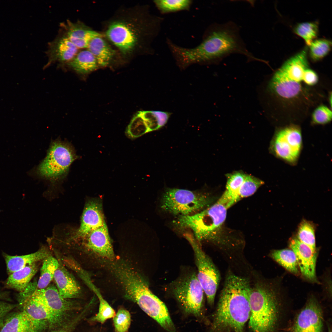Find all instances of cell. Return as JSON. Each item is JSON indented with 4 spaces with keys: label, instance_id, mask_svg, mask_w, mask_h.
I'll list each match as a JSON object with an SVG mask.
<instances>
[{
    "label": "cell",
    "instance_id": "1",
    "mask_svg": "<svg viewBox=\"0 0 332 332\" xmlns=\"http://www.w3.org/2000/svg\"><path fill=\"white\" fill-rule=\"evenodd\" d=\"M309 64L305 49L286 60L265 83L266 110L275 121L297 124L325 98L315 88L319 77Z\"/></svg>",
    "mask_w": 332,
    "mask_h": 332
},
{
    "label": "cell",
    "instance_id": "2",
    "mask_svg": "<svg viewBox=\"0 0 332 332\" xmlns=\"http://www.w3.org/2000/svg\"><path fill=\"white\" fill-rule=\"evenodd\" d=\"M167 45L172 57L182 68L195 63L217 64L235 53L244 55L248 61H264L248 50L240 36L239 27L232 21L209 25L201 42L194 47L181 46L171 40Z\"/></svg>",
    "mask_w": 332,
    "mask_h": 332
},
{
    "label": "cell",
    "instance_id": "3",
    "mask_svg": "<svg viewBox=\"0 0 332 332\" xmlns=\"http://www.w3.org/2000/svg\"><path fill=\"white\" fill-rule=\"evenodd\" d=\"M109 22L106 37L124 57L138 53L152 54V43L159 34L164 19L152 14L148 6L138 13L125 14Z\"/></svg>",
    "mask_w": 332,
    "mask_h": 332
},
{
    "label": "cell",
    "instance_id": "4",
    "mask_svg": "<svg viewBox=\"0 0 332 332\" xmlns=\"http://www.w3.org/2000/svg\"><path fill=\"white\" fill-rule=\"evenodd\" d=\"M248 279L228 273L208 332H244L250 314Z\"/></svg>",
    "mask_w": 332,
    "mask_h": 332
},
{
    "label": "cell",
    "instance_id": "5",
    "mask_svg": "<svg viewBox=\"0 0 332 332\" xmlns=\"http://www.w3.org/2000/svg\"><path fill=\"white\" fill-rule=\"evenodd\" d=\"M114 270L126 297L136 303L164 330L175 332V327L166 306L151 292L144 280L125 265L119 264Z\"/></svg>",
    "mask_w": 332,
    "mask_h": 332
},
{
    "label": "cell",
    "instance_id": "6",
    "mask_svg": "<svg viewBox=\"0 0 332 332\" xmlns=\"http://www.w3.org/2000/svg\"><path fill=\"white\" fill-rule=\"evenodd\" d=\"M278 290L273 285L258 282L251 287L249 326L252 332H275L282 306Z\"/></svg>",
    "mask_w": 332,
    "mask_h": 332
},
{
    "label": "cell",
    "instance_id": "7",
    "mask_svg": "<svg viewBox=\"0 0 332 332\" xmlns=\"http://www.w3.org/2000/svg\"><path fill=\"white\" fill-rule=\"evenodd\" d=\"M227 209L218 200L197 213L177 217L173 223L180 229H190L198 242L217 241V233L226 219Z\"/></svg>",
    "mask_w": 332,
    "mask_h": 332
},
{
    "label": "cell",
    "instance_id": "8",
    "mask_svg": "<svg viewBox=\"0 0 332 332\" xmlns=\"http://www.w3.org/2000/svg\"><path fill=\"white\" fill-rule=\"evenodd\" d=\"M170 292L183 312L207 323L204 307V291L197 274L190 272L181 275L169 285Z\"/></svg>",
    "mask_w": 332,
    "mask_h": 332
},
{
    "label": "cell",
    "instance_id": "9",
    "mask_svg": "<svg viewBox=\"0 0 332 332\" xmlns=\"http://www.w3.org/2000/svg\"><path fill=\"white\" fill-rule=\"evenodd\" d=\"M214 200L207 193L169 188L162 194L160 205L164 211L178 217L197 213L211 205Z\"/></svg>",
    "mask_w": 332,
    "mask_h": 332
},
{
    "label": "cell",
    "instance_id": "10",
    "mask_svg": "<svg viewBox=\"0 0 332 332\" xmlns=\"http://www.w3.org/2000/svg\"><path fill=\"white\" fill-rule=\"evenodd\" d=\"M302 147L301 128L298 124H290L277 129L269 147L275 157L291 165L298 161Z\"/></svg>",
    "mask_w": 332,
    "mask_h": 332
},
{
    "label": "cell",
    "instance_id": "11",
    "mask_svg": "<svg viewBox=\"0 0 332 332\" xmlns=\"http://www.w3.org/2000/svg\"><path fill=\"white\" fill-rule=\"evenodd\" d=\"M194 252L198 269L197 276L203 289L208 303L213 305L220 279L219 273L211 259L202 250L199 243L193 237L186 234Z\"/></svg>",
    "mask_w": 332,
    "mask_h": 332
},
{
    "label": "cell",
    "instance_id": "12",
    "mask_svg": "<svg viewBox=\"0 0 332 332\" xmlns=\"http://www.w3.org/2000/svg\"><path fill=\"white\" fill-rule=\"evenodd\" d=\"M76 157L73 149L68 144L59 140L54 141L38 167L37 173L48 179L58 178L66 173Z\"/></svg>",
    "mask_w": 332,
    "mask_h": 332
},
{
    "label": "cell",
    "instance_id": "13",
    "mask_svg": "<svg viewBox=\"0 0 332 332\" xmlns=\"http://www.w3.org/2000/svg\"><path fill=\"white\" fill-rule=\"evenodd\" d=\"M32 292L19 293L18 310L23 312L32 323L35 332H42L47 327L59 323Z\"/></svg>",
    "mask_w": 332,
    "mask_h": 332
},
{
    "label": "cell",
    "instance_id": "14",
    "mask_svg": "<svg viewBox=\"0 0 332 332\" xmlns=\"http://www.w3.org/2000/svg\"><path fill=\"white\" fill-rule=\"evenodd\" d=\"M323 314L316 299L312 297L296 316L292 332H323Z\"/></svg>",
    "mask_w": 332,
    "mask_h": 332
},
{
    "label": "cell",
    "instance_id": "15",
    "mask_svg": "<svg viewBox=\"0 0 332 332\" xmlns=\"http://www.w3.org/2000/svg\"><path fill=\"white\" fill-rule=\"evenodd\" d=\"M78 240L81 241V247L89 252L106 259L112 260L114 259V253L105 223Z\"/></svg>",
    "mask_w": 332,
    "mask_h": 332
},
{
    "label": "cell",
    "instance_id": "16",
    "mask_svg": "<svg viewBox=\"0 0 332 332\" xmlns=\"http://www.w3.org/2000/svg\"><path fill=\"white\" fill-rule=\"evenodd\" d=\"M105 223L100 202L96 200L89 201L85 206L80 227L71 239L79 240L101 227Z\"/></svg>",
    "mask_w": 332,
    "mask_h": 332
},
{
    "label": "cell",
    "instance_id": "17",
    "mask_svg": "<svg viewBox=\"0 0 332 332\" xmlns=\"http://www.w3.org/2000/svg\"><path fill=\"white\" fill-rule=\"evenodd\" d=\"M32 294L37 298L60 322L63 316L71 307V303L63 298L57 288L49 285L40 290L35 288Z\"/></svg>",
    "mask_w": 332,
    "mask_h": 332
},
{
    "label": "cell",
    "instance_id": "18",
    "mask_svg": "<svg viewBox=\"0 0 332 332\" xmlns=\"http://www.w3.org/2000/svg\"><path fill=\"white\" fill-rule=\"evenodd\" d=\"M290 246L296 255L298 266L302 275L310 280L316 281V252L297 238L292 239Z\"/></svg>",
    "mask_w": 332,
    "mask_h": 332
},
{
    "label": "cell",
    "instance_id": "19",
    "mask_svg": "<svg viewBox=\"0 0 332 332\" xmlns=\"http://www.w3.org/2000/svg\"><path fill=\"white\" fill-rule=\"evenodd\" d=\"M65 28V36L78 49L87 48L92 39L103 36L80 22H73L68 21Z\"/></svg>",
    "mask_w": 332,
    "mask_h": 332
},
{
    "label": "cell",
    "instance_id": "20",
    "mask_svg": "<svg viewBox=\"0 0 332 332\" xmlns=\"http://www.w3.org/2000/svg\"><path fill=\"white\" fill-rule=\"evenodd\" d=\"M53 279L60 295L64 298L68 299L76 298L80 294L81 289L78 283L60 264L55 272Z\"/></svg>",
    "mask_w": 332,
    "mask_h": 332
},
{
    "label": "cell",
    "instance_id": "21",
    "mask_svg": "<svg viewBox=\"0 0 332 332\" xmlns=\"http://www.w3.org/2000/svg\"><path fill=\"white\" fill-rule=\"evenodd\" d=\"M78 48L65 35L52 42L49 50L50 62L67 63L78 53Z\"/></svg>",
    "mask_w": 332,
    "mask_h": 332
},
{
    "label": "cell",
    "instance_id": "22",
    "mask_svg": "<svg viewBox=\"0 0 332 332\" xmlns=\"http://www.w3.org/2000/svg\"><path fill=\"white\" fill-rule=\"evenodd\" d=\"M50 255L47 248H42L31 254L22 255H11L4 254L7 272L9 275L27 266L43 260Z\"/></svg>",
    "mask_w": 332,
    "mask_h": 332
},
{
    "label": "cell",
    "instance_id": "23",
    "mask_svg": "<svg viewBox=\"0 0 332 332\" xmlns=\"http://www.w3.org/2000/svg\"><path fill=\"white\" fill-rule=\"evenodd\" d=\"M246 175L241 171H236L226 175V190L219 200L225 205L228 209L240 200L239 191Z\"/></svg>",
    "mask_w": 332,
    "mask_h": 332
},
{
    "label": "cell",
    "instance_id": "24",
    "mask_svg": "<svg viewBox=\"0 0 332 332\" xmlns=\"http://www.w3.org/2000/svg\"><path fill=\"white\" fill-rule=\"evenodd\" d=\"M0 332H35L28 317L22 311H12L6 317L0 327Z\"/></svg>",
    "mask_w": 332,
    "mask_h": 332
},
{
    "label": "cell",
    "instance_id": "25",
    "mask_svg": "<svg viewBox=\"0 0 332 332\" xmlns=\"http://www.w3.org/2000/svg\"><path fill=\"white\" fill-rule=\"evenodd\" d=\"M38 270V266L34 263L9 275L5 285L8 288L19 292H23Z\"/></svg>",
    "mask_w": 332,
    "mask_h": 332
},
{
    "label": "cell",
    "instance_id": "26",
    "mask_svg": "<svg viewBox=\"0 0 332 332\" xmlns=\"http://www.w3.org/2000/svg\"><path fill=\"white\" fill-rule=\"evenodd\" d=\"M97 36L89 42L87 48L93 55L99 67L108 65L115 56V52L103 38Z\"/></svg>",
    "mask_w": 332,
    "mask_h": 332
},
{
    "label": "cell",
    "instance_id": "27",
    "mask_svg": "<svg viewBox=\"0 0 332 332\" xmlns=\"http://www.w3.org/2000/svg\"><path fill=\"white\" fill-rule=\"evenodd\" d=\"M67 64L77 73L82 74L89 73L99 67L95 57L87 49L78 52Z\"/></svg>",
    "mask_w": 332,
    "mask_h": 332
},
{
    "label": "cell",
    "instance_id": "28",
    "mask_svg": "<svg viewBox=\"0 0 332 332\" xmlns=\"http://www.w3.org/2000/svg\"><path fill=\"white\" fill-rule=\"evenodd\" d=\"M43 261L40 276L35 287L36 290L44 289L49 285L59 264L57 260L50 255Z\"/></svg>",
    "mask_w": 332,
    "mask_h": 332
},
{
    "label": "cell",
    "instance_id": "29",
    "mask_svg": "<svg viewBox=\"0 0 332 332\" xmlns=\"http://www.w3.org/2000/svg\"><path fill=\"white\" fill-rule=\"evenodd\" d=\"M153 2L162 14L189 11L193 4L191 0H156L153 1Z\"/></svg>",
    "mask_w": 332,
    "mask_h": 332
},
{
    "label": "cell",
    "instance_id": "30",
    "mask_svg": "<svg viewBox=\"0 0 332 332\" xmlns=\"http://www.w3.org/2000/svg\"><path fill=\"white\" fill-rule=\"evenodd\" d=\"M272 258L290 272L297 274L298 264L294 252L289 249L275 250L271 253Z\"/></svg>",
    "mask_w": 332,
    "mask_h": 332
},
{
    "label": "cell",
    "instance_id": "31",
    "mask_svg": "<svg viewBox=\"0 0 332 332\" xmlns=\"http://www.w3.org/2000/svg\"><path fill=\"white\" fill-rule=\"evenodd\" d=\"M146 125L148 132L157 130L164 126L167 123L169 114L160 111H140Z\"/></svg>",
    "mask_w": 332,
    "mask_h": 332
},
{
    "label": "cell",
    "instance_id": "32",
    "mask_svg": "<svg viewBox=\"0 0 332 332\" xmlns=\"http://www.w3.org/2000/svg\"><path fill=\"white\" fill-rule=\"evenodd\" d=\"M318 30L317 22H305L298 23L294 29L295 34L301 37L309 46L317 37Z\"/></svg>",
    "mask_w": 332,
    "mask_h": 332
},
{
    "label": "cell",
    "instance_id": "33",
    "mask_svg": "<svg viewBox=\"0 0 332 332\" xmlns=\"http://www.w3.org/2000/svg\"><path fill=\"white\" fill-rule=\"evenodd\" d=\"M92 288L97 297L99 301L98 313L90 320L103 324L108 319L113 318L116 313L114 310L102 297L96 287L91 285Z\"/></svg>",
    "mask_w": 332,
    "mask_h": 332
},
{
    "label": "cell",
    "instance_id": "34",
    "mask_svg": "<svg viewBox=\"0 0 332 332\" xmlns=\"http://www.w3.org/2000/svg\"><path fill=\"white\" fill-rule=\"evenodd\" d=\"M331 42L326 39H315L309 46V55L314 61H319L329 53L331 47Z\"/></svg>",
    "mask_w": 332,
    "mask_h": 332
},
{
    "label": "cell",
    "instance_id": "35",
    "mask_svg": "<svg viewBox=\"0 0 332 332\" xmlns=\"http://www.w3.org/2000/svg\"><path fill=\"white\" fill-rule=\"evenodd\" d=\"M314 227L309 221L303 220L298 227V239L310 247L315 252V239Z\"/></svg>",
    "mask_w": 332,
    "mask_h": 332
},
{
    "label": "cell",
    "instance_id": "36",
    "mask_svg": "<svg viewBox=\"0 0 332 332\" xmlns=\"http://www.w3.org/2000/svg\"><path fill=\"white\" fill-rule=\"evenodd\" d=\"M148 132V127L140 111L132 118L127 127L125 134L131 139L138 138Z\"/></svg>",
    "mask_w": 332,
    "mask_h": 332
},
{
    "label": "cell",
    "instance_id": "37",
    "mask_svg": "<svg viewBox=\"0 0 332 332\" xmlns=\"http://www.w3.org/2000/svg\"><path fill=\"white\" fill-rule=\"evenodd\" d=\"M264 184L262 180L252 175L246 174L238 192L239 200L253 195Z\"/></svg>",
    "mask_w": 332,
    "mask_h": 332
},
{
    "label": "cell",
    "instance_id": "38",
    "mask_svg": "<svg viewBox=\"0 0 332 332\" xmlns=\"http://www.w3.org/2000/svg\"><path fill=\"white\" fill-rule=\"evenodd\" d=\"M331 109L328 106L321 104L313 109L311 114V121L314 125H325L331 121Z\"/></svg>",
    "mask_w": 332,
    "mask_h": 332
},
{
    "label": "cell",
    "instance_id": "39",
    "mask_svg": "<svg viewBox=\"0 0 332 332\" xmlns=\"http://www.w3.org/2000/svg\"><path fill=\"white\" fill-rule=\"evenodd\" d=\"M131 321L129 312L124 308L118 310L113 317V322L116 332H127Z\"/></svg>",
    "mask_w": 332,
    "mask_h": 332
},
{
    "label": "cell",
    "instance_id": "40",
    "mask_svg": "<svg viewBox=\"0 0 332 332\" xmlns=\"http://www.w3.org/2000/svg\"><path fill=\"white\" fill-rule=\"evenodd\" d=\"M18 307L17 303H12L0 300V327L7 316Z\"/></svg>",
    "mask_w": 332,
    "mask_h": 332
},
{
    "label": "cell",
    "instance_id": "41",
    "mask_svg": "<svg viewBox=\"0 0 332 332\" xmlns=\"http://www.w3.org/2000/svg\"><path fill=\"white\" fill-rule=\"evenodd\" d=\"M328 101L329 102L330 106V108L331 109L332 107V93L331 92L329 93L328 96Z\"/></svg>",
    "mask_w": 332,
    "mask_h": 332
},
{
    "label": "cell",
    "instance_id": "42",
    "mask_svg": "<svg viewBox=\"0 0 332 332\" xmlns=\"http://www.w3.org/2000/svg\"><path fill=\"white\" fill-rule=\"evenodd\" d=\"M328 332H332L331 329L329 327Z\"/></svg>",
    "mask_w": 332,
    "mask_h": 332
},
{
    "label": "cell",
    "instance_id": "43",
    "mask_svg": "<svg viewBox=\"0 0 332 332\" xmlns=\"http://www.w3.org/2000/svg\"><path fill=\"white\" fill-rule=\"evenodd\" d=\"M63 332V331H59V330H58V331H54V332Z\"/></svg>",
    "mask_w": 332,
    "mask_h": 332
},
{
    "label": "cell",
    "instance_id": "44",
    "mask_svg": "<svg viewBox=\"0 0 332 332\" xmlns=\"http://www.w3.org/2000/svg\"><path fill=\"white\" fill-rule=\"evenodd\" d=\"M1 297V295L0 294V298Z\"/></svg>",
    "mask_w": 332,
    "mask_h": 332
}]
</instances>
